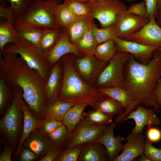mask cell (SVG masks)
<instances>
[{
    "mask_svg": "<svg viewBox=\"0 0 161 161\" xmlns=\"http://www.w3.org/2000/svg\"><path fill=\"white\" fill-rule=\"evenodd\" d=\"M74 55L66 54L61 59L63 64L62 88L57 100L77 103L85 102L92 107L105 95L99 90L86 83L75 69L73 64Z\"/></svg>",
    "mask_w": 161,
    "mask_h": 161,
    "instance_id": "cell-3",
    "label": "cell"
},
{
    "mask_svg": "<svg viewBox=\"0 0 161 161\" xmlns=\"http://www.w3.org/2000/svg\"><path fill=\"white\" fill-rule=\"evenodd\" d=\"M95 0L97 1H106L107 0Z\"/></svg>",
    "mask_w": 161,
    "mask_h": 161,
    "instance_id": "cell-54",
    "label": "cell"
},
{
    "mask_svg": "<svg viewBox=\"0 0 161 161\" xmlns=\"http://www.w3.org/2000/svg\"><path fill=\"white\" fill-rule=\"evenodd\" d=\"M116 124L112 122L107 126L102 135L95 141L105 146L109 161H114L123 149V141L124 138L122 135L114 136V131Z\"/></svg>",
    "mask_w": 161,
    "mask_h": 161,
    "instance_id": "cell-19",
    "label": "cell"
},
{
    "mask_svg": "<svg viewBox=\"0 0 161 161\" xmlns=\"http://www.w3.org/2000/svg\"><path fill=\"white\" fill-rule=\"evenodd\" d=\"M124 89L132 97L137 107L141 105L154 108L158 113L161 107L153 95L155 87L161 78V51L157 49L146 64L137 61L130 54L124 69Z\"/></svg>",
    "mask_w": 161,
    "mask_h": 161,
    "instance_id": "cell-2",
    "label": "cell"
},
{
    "mask_svg": "<svg viewBox=\"0 0 161 161\" xmlns=\"http://www.w3.org/2000/svg\"><path fill=\"white\" fill-rule=\"evenodd\" d=\"M35 0H0V2H9L12 10L18 17L26 10L28 6Z\"/></svg>",
    "mask_w": 161,
    "mask_h": 161,
    "instance_id": "cell-40",
    "label": "cell"
},
{
    "mask_svg": "<svg viewBox=\"0 0 161 161\" xmlns=\"http://www.w3.org/2000/svg\"><path fill=\"white\" fill-rule=\"evenodd\" d=\"M61 29L45 28L38 48L44 52L49 51L58 40Z\"/></svg>",
    "mask_w": 161,
    "mask_h": 161,
    "instance_id": "cell-30",
    "label": "cell"
},
{
    "mask_svg": "<svg viewBox=\"0 0 161 161\" xmlns=\"http://www.w3.org/2000/svg\"><path fill=\"white\" fill-rule=\"evenodd\" d=\"M113 117L112 115L93 109L83 112V116L85 120L90 123L105 126H107L112 122Z\"/></svg>",
    "mask_w": 161,
    "mask_h": 161,
    "instance_id": "cell-33",
    "label": "cell"
},
{
    "mask_svg": "<svg viewBox=\"0 0 161 161\" xmlns=\"http://www.w3.org/2000/svg\"><path fill=\"white\" fill-rule=\"evenodd\" d=\"M93 31L98 44L109 41L114 40L117 38L114 24L100 28L94 23L93 26Z\"/></svg>",
    "mask_w": 161,
    "mask_h": 161,
    "instance_id": "cell-34",
    "label": "cell"
},
{
    "mask_svg": "<svg viewBox=\"0 0 161 161\" xmlns=\"http://www.w3.org/2000/svg\"><path fill=\"white\" fill-rule=\"evenodd\" d=\"M156 112L153 108H146L140 105L124 119L122 123L127 120L133 119L135 123L131 134L143 133V128L145 126H157L161 124L160 119L156 114Z\"/></svg>",
    "mask_w": 161,
    "mask_h": 161,
    "instance_id": "cell-14",
    "label": "cell"
},
{
    "mask_svg": "<svg viewBox=\"0 0 161 161\" xmlns=\"http://www.w3.org/2000/svg\"><path fill=\"white\" fill-rule=\"evenodd\" d=\"M87 106L89 105L86 103H77L65 114L62 122L66 126L70 134L74 131L82 118L83 111Z\"/></svg>",
    "mask_w": 161,
    "mask_h": 161,
    "instance_id": "cell-25",
    "label": "cell"
},
{
    "mask_svg": "<svg viewBox=\"0 0 161 161\" xmlns=\"http://www.w3.org/2000/svg\"><path fill=\"white\" fill-rule=\"evenodd\" d=\"M145 3L147 10V18L149 20L152 17H156L158 10L157 0H143Z\"/></svg>",
    "mask_w": 161,
    "mask_h": 161,
    "instance_id": "cell-46",
    "label": "cell"
},
{
    "mask_svg": "<svg viewBox=\"0 0 161 161\" xmlns=\"http://www.w3.org/2000/svg\"><path fill=\"white\" fill-rule=\"evenodd\" d=\"M63 124L61 121L49 118H41L38 121L37 128L47 136Z\"/></svg>",
    "mask_w": 161,
    "mask_h": 161,
    "instance_id": "cell-37",
    "label": "cell"
},
{
    "mask_svg": "<svg viewBox=\"0 0 161 161\" xmlns=\"http://www.w3.org/2000/svg\"><path fill=\"white\" fill-rule=\"evenodd\" d=\"M0 21V54H2L5 46L10 43L15 44L19 38L14 25L1 18Z\"/></svg>",
    "mask_w": 161,
    "mask_h": 161,
    "instance_id": "cell-26",
    "label": "cell"
},
{
    "mask_svg": "<svg viewBox=\"0 0 161 161\" xmlns=\"http://www.w3.org/2000/svg\"><path fill=\"white\" fill-rule=\"evenodd\" d=\"M85 2L89 7L91 15L97 19L103 28L114 24L118 15L128 8L119 0H89Z\"/></svg>",
    "mask_w": 161,
    "mask_h": 161,
    "instance_id": "cell-8",
    "label": "cell"
},
{
    "mask_svg": "<svg viewBox=\"0 0 161 161\" xmlns=\"http://www.w3.org/2000/svg\"><path fill=\"white\" fill-rule=\"evenodd\" d=\"M12 86V101L0 120V132L1 135L8 144L15 147L19 141L23 128V91L18 86Z\"/></svg>",
    "mask_w": 161,
    "mask_h": 161,
    "instance_id": "cell-5",
    "label": "cell"
},
{
    "mask_svg": "<svg viewBox=\"0 0 161 161\" xmlns=\"http://www.w3.org/2000/svg\"><path fill=\"white\" fill-rule=\"evenodd\" d=\"M79 0L81 1L86 2V1H89V0Z\"/></svg>",
    "mask_w": 161,
    "mask_h": 161,
    "instance_id": "cell-55",
    "label": "cell"
},
{
    "mask_svg": "<svg viewBox=\"0 0 161 161\" xmlns=\"http://www.w3.org/2000/svg\"><path fill=\"white\" fill-rule=\"evenodd\" d=\"M63 64L60 59L51 67L49 78L46 82L45 92L48 106L57 100L62 88Z\"/></svg>",
    "mask_w": 161,
    "mask_h": 161,
    "instance_id": "cell-17",
    "label": "cell"
},
{
    "mask_svg": "<svg viewBox=\"0 0 161 161\" xmlns=\"http://www.w3.org/2000/svg\"><path fill=\"white\" fill-rule=\"evenodd\" d=\"M155 20L158 25L161 27V9L158 11Z\"/></svg>",
    "mask_w": 161,
    "mask_h": 161,
    "instance_id": "cell-50",
    "label": "cell"
},
{
    "mask_svg": "<svg viewBox=\"0 0 161 161\" xmlns=\"http://www.w3.org/2000/svg\"><path fill=\"white\" fill-rule=\"evenodd\" d=\"M21 106L23 114V123L21 134L18 146L14 158L19 154L24 142L32 131L37 128L39 120L34 116L30 111L23 98L21 101Z\"/></svg>",
    "mask_w": 161,
    "mask_h": 161,
    "instance_id": "cell-23",
    "label": "cell"
},
{
    "mask_svg": "<svg viewBox=\"0 0 161 161\" xmlns=\"http://www.w3.org/2000/svg\"><path fill=\"white\" fill-rule=\"evenodd\" d=\"M117 49L114 40L109 41L98 44L94 55L100 60L109 62L117 52Z\"/></svg>",
    "mask_w": 161,
    "mask_h": 161,
    "instance_id": "cell-32",
    "label": "cell"
},
{
    "mask_svg": "<svg viewBox=\"0 0 161 161\" xmlns=\"http://www.w3.org/2000/svg\"><path fill=\"white\" fill-rule=\"evenodd\" d=\"M108 63L94 55L81 57L74 55L73 60L74 67L79 75L86 83L94 87L99 75Z\"/></svg>",
    "mask_w": 161,
    "mask_h": 161,
    "instance_id": "cell-9",
    "label": "cell"
},
{
    "mask_svg": "<svg viewBox=\"0 0 161 161\" xmlns=\"http://www.w3.org/2000/svg\"><path fill=\"white\" fill-rule=\"evenodd\" d=\"M125 40L138 42L146 45L161 47V27L155 18H151L140 30Z\"/></svg>",
    "mask_w": 161,
    "mask_h": 161,
    "instance_id": "cell-12",
    "label": "cell"
},
{
    "mask_svg": "<svg viewBox=\"0 0 161 161\" xmlns=\"http://www.w3.org/2000/svg\"><path fill=\"white\" fill-rule=\"evenodd\" d=\"M64 3L77 16H85L91 14L88 5L84 1L79 0H64Z\"/></svg>",
    "mask_w": 161,
    "mask_h": 161,
    "instance_id": "cell-38",
    "label": "cell"
},
{
    "mask_svg": "<svg viewBox=\"0 0 161 161\" xmlns=\"http://www.w3.org/2000/svg\"><path fill=\"white\" fill-rule=\"evenodd\" d=\"M76 103L57 100L48 107L41 118H49L62 121L67 112Z\"/></svg>",
    "mask_w": 161,
    "mask_h": 161,
    "instance_id": "cell-28",
    "label": "cell"
},
{
    "mask_svg": "<svg viewBox=\"0 0 161 161\" xmlns=\"http://www.w3.org/2000/svg\"><path fill=\"white\" fill-rule=\"evenodd\" d=\"M140 157L138 159L139 161H151L144 154H143L140 156Z\"/></svg>",
    "mask_w": 161,
    "mask_h": 161,
    "instance_id": "cell-51",
    "label": "cell"
},
{
    "mask_svg": "<svg viewBox=\"0 0 161 161\" xmlns=\"http://www.w3.org/2000/svg\"><path fill=\"white\" fill-rule=\"evenodd\" d=\"M9 52L15 53L20 56L30 67L38 72L46 82L51 67L47 63L44 52L19 36L15 43L8 44L5 46L0 56Z\"/></svg>",
    "mask_w": 161,
    "mask_h": 161,
    "instance_id": "cell-6",
    "label": "cell"
},
{
    "mask_svg": "<svg viewBox=\"0 0 161 161\" xmlns=\"http://www.w3.org/2000/svg\"><path fill=\"white\" fill-rule=\"evenodd\" d=\"M94 19L91 14L79 16L72 23L62 29L70 42L74 44L88 29L94 24Z\"/></svg>",
    "mask_w": 161,
    "mask_h": 161,
    "instance_id": "cell-21",
    "label": "cell"
},
{
    "mask_svg": "<svg viewBox=\"0 0 161 161\" xmlns=\"http://www.w3.org/2000/svg\"><path fill=\"white\" fill-rule=\"evenodd\" d=\"M157 49H158L159 50H160V51H161V47L158 48H157Z\"/></svg>",
    "mask_w": 161,
    "mask_h": 161,
    "instance_id": "cell-56",
    "label": "cell"
},
{
    "mask_svg": "<svg viewBox=\"0 0 161 161\" xmlns=\"http://www.w3.org/2000/svg\"><path fill=\"white\" fill-rule=\"evenodd\" d=\"M6 2H0V16L14 25L17 17L10 6L6 7Z\"/></svg>",
    "mask_w": 161,
    "mask_h": 161,
    "instance_id": "cell-42",
    "label": "cell"
},
{
    "mask_svg": "<svg viewBox=\"0 0 161 161\" xmlns=\"http://www.w3.org/2000/svg\"><path fill=\"white\" fill-rule=\"evenodd\" d=\"M117 51L125 52L132 55L139 62L148 64L157 48L117 38L114 40Z\"/></svg>",
    "mask_w": 161,
    "mask_h": 161,
    "instance_id": "cell-13",
    "label": "cell"
},
{
    "mask_svg": "<svg viewBox=\"0 0 161 161\" xmlns=\"http://www.w3.org/2000/svg\"><path fill=\"white\" fill-rule=\"evenodd\" d=\"M93 110L100 112L105 114L112 116H118L123 112L122 105L118 102L108 96L104 98L92 107Z\"/></svg>",
    "mask_w": 161,
    "mask_h": 161,
    "instance_id": "cell-27",
    "label": "cell"
},
{
    "mask_svg": "<svg viewBox=\"0 0 161 161\" xmlns=\"http://www.w3.org/2000/svg\"><path fill=\"white\" fill-rule=\"evenodd\" d=\"M99 89L104 95L111 97L117 101L123 107L124 111L115 118L116 124L122 123L124 119L136 108L135 103L132 97L123 88L114 87Z\"/></svg>",
    "mask_w": 161,
    "mask_h": 161,
    "instance_id": "cell-18",
    "label": "cell"
},
{
    "mask_svg": "<svg viewBox=\"0 0 161 161\" xmlns=\"http://www.w3.org/2000/svg\"><path fill=\"white\" fill-rule=\"evenodd\" d=\"M129 55L126 52L117 51L99 75L95 87L98 89L114 87L124 89V67Z\"/></svg>",
    "mask_w": 161,
    "mask_h": 161,
    "instance_id": "cell-7",
    "label": "cell"
},
{
    "mask_svg": "<svg viewBox=\"0 0 161 161\" xmlns=\"http://www.w3.org/2000/svg\"><path fill=\"white\" fill-rule=\"evenodd\" d=\"M44 29L28 27L16 29L20 37L30 42L38 48Z\"/></svg>",
    "mask_w": 161,
    "mask_h": 161,
    "instance_id": "cell-31",
    "label": "cell"
},
{
    "mask_svg": "<svg viewBox=\"0 0 161 161\" xmlns=\"http://www.w3.org/2000/svg\"><path fill=\"white\" fill-rule=\"evenodd\" d=\"M44 53L46 61L51 67L67 54H73L78 57H82L75 45L70 42L62 29L60 37L56 44L49 51Z\"/></svg>",
    "mask_w": 161,
    "mask_h": 161,
    "instance_id": "cell-16",
    "label": "cell"
},
{
    "mask_svg": "<svg viewBox=\"0 0 161 161\" xmlns=\"http://www.w3.org/2000/svg\"><path fill=\"white\" fill-rule=\"evenodd\" d=\"M124 0L125 1H130V2H132V1H135V0Z\"/></svg>",
    "mask_w": 161,
    "mask_h": 161,
    "instance_id": "cell-53",
    "label": "cell"
},
{
    "mask_svg": "<svg viewBox=\"0 0 161 161\" xmlns=\"http://www.w3.org/2000/svg\"><path fill=\"white\" fill-rule=\"evenodd\" d=\"M65 148V147L54 144L47 153L40 159L39 161H55L57 157Z\"/></svg>",
    "mask_w": 161,
    "mask_h": 161,
    "instance_id": "cell-44",
    "label": "cell"
},
{
    "mask_svg": "<svg viewBox=\"0 0 161 161\" xmlns=\"http://www.w3.org/2000/svg\"><path fill=\"white\" fill-rule=\"evenodd\" d=\"M149 21L127 10L121 12L118 15L114 24L117 38L125 39L140 30Z\"/></svg>",
    "mask_w": 161,
    "mask_h": 161,
    "instance_id": "cell-11",
    "label": "cell"
},
{
    "mask_svg": "<svg viewBox=\"0 0 161 161\" xmlns=\"http://www.w3.org/2000/svg\"><path fill=\"white\" fill-rule=\"evenodd\" d=\"M148 126L146 134L147 139L152 143L160 141L161 140V130L149 125Z\"/></svg>",
    "mask_w": 161,
    "mask_h": 161,
    "instance_id": "cell-45",
    "label": "cell"
},
{
    "mask_svg": "<svg viewBox=\"0 0 161 161\" xmlns=\"http://www.w3.org/2000/svg\"><path fill=\"white\" fill-rule=\"evenodd\" d=\"M127 11L129 13L147 18L146 5L143 1L139 3L131 4L127 8Z\"/></svg>",
    "mask_w": 161,
    "mask_h": 161,
    "instance_id": "cell-43",
    "label": "cell"
},
{
    "mask_svg": "<svg viewBox=\"0 0 161 161\" xmlns=\"http://www.w3.org/2000/svg\"><path fill=\"white\" fill-rule=\"evenodd\" d=\"M102 144L95 141L85 143L82 145L78 161H108L107 151Z\"/></svg>",
    "mask_w": 161,
    "mask_h": 161,
    "instance_id": "cell-22",
    "label": "cell"
},
{
    "mask_svg": "<svg viewBox=\"0 0 161 161\" xmlns=\"http://www.w3.org/2000/svg\"><path fill=\"white\" fill-rule=\"evenodd\" d=\"M144 154L151 161H161V146L159 148L154 147L146 138Z\"/></svg>",
    "mask_w": 161,
    "mask_h": 161,
    "instance_id": "cell-41",
    "label": "cell"
},
{
    "mask_svg": "<svg viewBox=\"0 0 161 161\" xmlns=\"http://www.w3.org/2000/svg\"><path fill=\"white\" fill-rule=\"evenodd\" d=\"M54 145L48 137L37 128L26 139L23 145L32 151L40 159L47 153Z\"/></svg>",
    "mask_w": 161,
    "mask_h": 161,
    "instance_id": "cell-20",
    "label": "cell"
},
{
    "mask_svg": "<svg viewBox=\"0 0 161 161\" xmlns=\"http://www.w3.org/2000/svg\"><path fill=\"white\" fill-rule=\"evenodd\" d=\"M54 15L56 24L61 29L69 25L79 16L64 3L55 7Z\"/></svg>",
    "mask_w": 161,
    "mask_h": 161,
    "instance_id": "cell-29",
    "label": "cell"
},
{
    "mask_svg": "<svg viewBox=\"0 0 161 161\" xmlns=\"http://www.w3.org/2000/svg\"><path fill=\"white\" fill-rule=\"evenodd\" d=\"M0 68L7 83L22 90V97L32 114L41 119L48 107L46 82L38 72L30 67L18 55L12 52L0 56Z\"/></svg>",
    "mask_w": 161,
    "mask_h": 161,
    "instance_id": "cell-1",
    "label": "cell"
},
{
    "mask_svg": "<svg viewBox=\"0 0 161 161\" xmlns=\"http://www.w3.org/2000/svg\"><path fill=\"white\" fill-rule=\"evenodd\" d=\"M61 0H35L16 21V29L33 27L41 28H59L54 15L55 7L61 4Z\"/></svg>",
    "mask_w": 161,
    "mask_h": 161,
    "instance_id": "cell-4",
    "label": "cell"
},
{
    "mask_svg": "<svg viewBox=\"0 0 161 161\" xmlns=\"http://www.w3.org/2000/svg\"><path fill=\"white\" fill-rule=\"evenodd\" d=\"M93 25L90 27L74 44L82 57L94 55L96 49L98 44L93 33Z\"/></svg>",
    "mask_w": 161,
    "mask_h": 161,
    "instance_id": "cell-24",
    "label": "cell"
},
{
    "mask_svg": "<svg viewBox=\"0 0 161 161\" xmlns=\"http://www.w3.org/2000/svg\"><path fill=\"white\" fill-rule=\"evenodd\" d=\"M6 146L0 154V161H11V156L14 147L8 144Z\"/></svg>",
    "mask_w": 161,
    "mask_h": 161,
    "instance_id": "cell-48",
    "label": "cell"
},
{
    "mask_svg": "<svg viewBox=\"0 0 161 161\" xmlns=\"http://www.w3.org/2000/svg\"><path fill=\"white\" fill-rule=\"evenodd\" d=\"M106 127L92 124L82 118L74 131L70 134L64 149L96 140L102 135Z\"/></svg>",
    "mask_w": 161,
    "mask_h": 161,
    "instance_id": "cell-10",
    "label": "cell"
},
{
    "mask_svg": "<svg viewBox=\"0 0 161 161\" xmlns=\"http://www.w3.org/2000/svg\"><path fill=\"white\" fill-rule=\"evenodd\" d=\"M82 145L64 149L57 157L55 161H78Z\"/></svg>",
    "mask_w": 161,
    "mask_h": 161,
    "instance_id": "cell-39",
    "label": "cell"
},
{
    "mask_svg": "<svg viewBox=\"0 0 161 161\" xmlns=\"http://www.w3.org/2000/svg\"><path fill=\"white\" fill-rule=\"evenodd\" d=\"M0 112L2 113L6 109L9 100L10 91L3 72L0 74Z\"/></svg>",
    "mask_w": 161,
    "mask_h": 161,
    "instance_id": "cell-36",
    "label": "cell"
},
{
    "mask_svg": "<svg viewBox=\"0 0 161 161\" xmlns=\"http://www.w3.org/2000/svg\"><path fill=\"white\" fill-rule=\"evenodd\" d=\"M153 95L155 102L161 108V78L159 80L155 87Z\"/></svg>",
    "mask_w": 161,
    "mask_h": 161,
    "instance_id": "cell-49",
    "label": "cell"
},
{
    "mask_svg": "<svg viewBox=\"0 0 161 161\" xmlns=\"http://www.w3.org/2000/svg\"><path fill=\"white\" fill-rule=\"evenodd\" d=\"M157 7L158 11L161 9V0H157Z\"/></svg>",
    "mask_w": 161,
    "mask_h": 161,
    "instance_id": "cell-52",
    "label": "cell"
},
{
    "mask_svg": "<svg viewBox=\"0 0 161 161\" xmlns=\"http://www.w3.org/2000/svg\"><path fill=\"white\" fill-rule=\"evenodd\" d=\"M70 135L66 126L63 124L47 136L54 144L65 147Z\"/></svg>",
    "mask_w": 161,
    "mask_h": 161,
    "instance_id": "cell-35",
    "label": "cell"
},
{
    "mask_svg": "<svg viewBox=\"0 0 161 161\" xmlns=\"http://www.w3.org/2000/svg\"><path fill=\"white\" fill-rule=\"evenodd\" d=\"M20 161H32L38 158L36 155L30 149L24 148L20 156Z\"/></svg>",
    "mask_w": 161,
    "mask_h": 161,
    "instance_id": "cell-47",
    "label": "cell"
},
{
    "mask_svg": "<svg viewBox=\"0 0 161 161\" xmlns=\"http://www.w3.org/2000/svg\"><path fill=\"white\" fill-rule=\"evenodd\" d=\"M143 133L129 134L126 138L122 152L114 161H132L144 154L146 140Z\"/></svg>",
    "mask_w": 161,
    "mask_h": 161,
    "instance_id": "cell-15",
    "label": "cell"
}]
</instances>
